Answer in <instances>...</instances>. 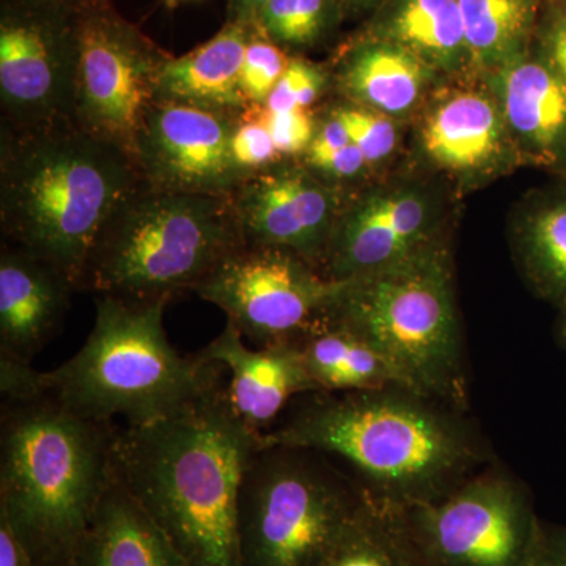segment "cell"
Listing matches in <instances>:
<instances>
[{"instance_id":"6da1fadb","label":"cell","mask_w":566,"mask_h":566,"mask_svg":"<svg viewBox=\"0 0 566 566\" xmlns=\"http://www.w3.org/2000/svg\"><path fill=\"white\" fill-rule=\"evenodd\" d=\"M260 444L326 453L371 499L403 510L441 501L497 461L469 411L403 385L301 395Z\"/></svg>"},{"instance_id":"7a4b0ae2","label":"cell","mask_w":566,"mask_h":566,"mask_svg":"<svg viewBox=\"0 0 566 566\" xmlns=\"http://www.w3.org/2000/svg\"><path fill=\"white\" fill-rule=\"evenodd\" d=\"M260 439L223 379L180 415L118 428L112 469L188 566H243L238 495Z\"/></svg>"},{"instance_id":"3957f363","label":"cell","mask_w":566,"mask_h":566,"mask_svg":"<svg viewBox=\"0 0 566 566\" xmlns=\"http://www.w3.org/2000/svg\"><path fill=\"white\" fill-rule=\"evenodd\" d=\"M0 129L2 244L51 264L80 292L104 227L142 185L136 163L71 117Z\"/></svg>"},{"instance_id":"277c9868","label":"cell","mask_w":566,"mask_h":566,"mask_svg":"<svg viewBox=\"0 0 566 566\" xmlns=\"http://www.w3.org/2000/svg\"><path fill=\"white\" fill-rule=\"evenodd\" d=\"M117 430L50 395L2 403L0 513L36 566H73L114 475Z\"/></svg>"},{"instance_id":"5b68a950","label":"cell","mask_w":566,"mask_h":566,"mask_svg":"<svg viewBox=\"0 0 566 566\" xmlns=\"http://www.w3.org/2000/svg\"><path fill=\"white\" fill-rule=\"evenodd\" d=\"M169 303L95 296L87 342L61 367L44 371L48 395L84 419L123 417L139 427L180 415L221 385L222 367L170 345L164 329Z\"/></svg>"},{"instance_id":"8992f818","label":"cell","mask_w":566,"mask_h":566,"mask_svg":"<svg viewBox=\"0 0 566 566\" xmlns=\"http://www.w3.org/2000/svg\"><path fill=\"white\" fill-rule=\"evenodd\" d=\"M326 318L376 346L403 382L469 411V376L449 249L342 282Z\"/></svg>"},{"instance_id":"52a82bcc","label":"cell","mask_w":566,"mask_h":566,"mask_svg":"<svg viewBox=\"0 0 566 566\" xmlns=\"http://www.w3.org/2000/svg\"><path fill=\"white\" fill-rule=\"evenodd\" d=\"M243 244L230 197L158 191L142 182L104 227L80 292L172 301Z\"/></svg>"},{"instance_id":"ba28073f","label":"cell","mask_w":566,"mask_h":566,"mask_svg":"<svg viewBox=\"0 0 566 566\" xmlns=\"http://www.w3.org/2000/svg\"><path fill=\"white\" fill-rule=\"evenodd\" d=\"M368 497L326 453L260 444L238 495L241 565L318 566Z\"/></svg>"},{"instance_id":"9c48e42d","label":"cell","mask_w":566,"mask_h":566,"mask_svg":"<svg viewBox=\"0 0 566 566\" xmlns=\"http://www.w3.org/2000/svg\"><path fill=\"white\" fill-rule=\"evenodd\" d=\"M170 57L111 0L80 10L73 120L134 159L142 123Z\"/></svg>"},{"instance_id":"30bf717a","label":"cell","mask_w":566,"mask_h":566,"mask_svg":"<svg viewBox=\"0 0 566 566\" xmlns=\"http://www.w3.org/2000/svg\"><path fill=\"white\" fill-rule=\"evenodd\" d=\"M405 516L428 566H526L542 523L528 488L497 461Z\"/></svg>"},{"instance_id":"8fae6325","label":"cell","mask_w":566,"mask_h":566,"mask_svg":"<svg viewBox=\"0 0 566 566\" xmlns=\"http://www.w3.org/2000/svg\"><path fill=\"white\" fill-rule=\"evenodd\" d=\"M340 286L296 252L244 243L192 292L221 308L253 348H268L290 345L314 326Z\"/></svg>"},{"instance_id":"7c38bea8","label":"cell","mask_w":566,"mask_h":566,"mask_svg":"<svg viewBox=\"0 0 566 566\" xmlns=\"http://www.w3.org/2000/svg\"><path fill=\"white\" fill-rule=\"evenodd\" d=\"M77 18L52 0H0L2 125L73 118Z\"/></svg>"},{"instance_id":"4fadbf2b","label":"cell","mask_w":566,"mask_h":566,"mask_svg":"<svg viewBox=\"0 0 566 566\" xmlns=\"http://www.w3.org/2000/svg\"><path fill=\"white\" fill-rule=\"evenodd\" d=\"M240 118L186 104L153 103L134 148L142 182L158 191L232 197L249 175L232 153Z\"/></svg>"},{"instance_id":"5bb4252c","label":"cell","mask_w":566,"mask_h":566,"mask_svg":"<svg viewBox=\"0 0 566 566\" xmlns=\"http://www.w3.org/2000/svg\"><path fill=\"white\" fill-rule=\"evenodd\" d=\"M283 159L253 170L230 197L238 226L245 244L289 249L322 273L344 199L311 167Z\"/></svg>"},{"instance_id":"9a60e30c","label":"cell","mask_w":566,"mask_h":566,"mask_svg":"<svg viewBox=\"0 0 566 566\" xmlns=\"http://www.w3.org/2000/svg\"><path fill=\"white\" fill-rule=\"evenodd\" d=\"M434 243V216L422 192L398 188L371 192L342 211L322 274L331 281H352L403 262Z\"/></svg>"},{"instance_id":"2e32d148","label":"cell","mask_w":566,"mask_h":566,"mask_svg":"<svg viewBox=\"0 0 566 566\" xmlns=\"http://www.w3.org/2000/svg\"><path fill=\"white\" fill-rule=\"evenodd\" d=\"M196 354L229 374L226 394L234 415L259 434L281 419L294 398L318 392L293 345L253 348L230 323Z\"/></svg>"},{"instance_id":"e0dca14e","label":"cell","mask_w":566,"mask_h":566,"mask_svg":"<svg viewBox=\"0 0 566 566\" xmlns=\"http://www.w3.org/2000/svg\"><path fill=\"white\" fill-rule=\"evenodd\" d=\"M77 292L65 275L29 253L0 249V354L32 363L59 331Z\"/></svg>"},{"instance_id":"ac0fdd59","label":"cell","mask_w":566,"mask_h":566,"mask_svg":"<svg viewBox=\"0 0 566 566\" xmlns=\"http://www.w3.org/2000/svg\"><path fill=\"white\" fill-rule=\"evenodd\" d=\"M510 136L528 161L566 175V85L538 57L494 73Z\"/></svg>"},{"instance_id":"d6986e66","label":"cell","mask_w":566,"mask_h":566,"mask_svg":"<svg viewBox=\"0 0 566 566\" xmlns=\"http://www.w3.org/2000/svg\"><path fill=\"white\" fill-rule=\"evenodd\" d=\"M238 22L226 25L196 50L170 57L159 74L156 102L186 104L241 117L251 107L241 87L245 48L252 32Z\"/></svg>"},{"instance_id":"ffe728a7","label":"cell","mask_w":566,"mask_h":566,"mask_svg":"<svg viewBox=\"0 0 566 566\" xmlns=\"http://www.w3.org/2000/svg\"><path fill=\"white\" fill-rule=\"evenodd\" d=\"M509 128L501 106L480 92H460L424 118L422 144L438 166L458 174L486 172L504 158Z\"/></svg>"},{"instance_id":"44dd1931","label":"cell","mask_w":566,"mask_h":566,"mask_svg":"<svg viewBox=\"0 0 566 566\" xmlns=\"http://www.w3.org/2000/svg\"><path fill=\"white\" fill-rule=\"evenodd\" d=\"M73 566H188L144 506L112 475Z\"/></svg>"},{"instance_id":"7402d4cb","label":"cell","mask_w":566,"mask_h":566,"mask_svg":"<svg viewBox=\"0 0 566 566\" xmlns=\"http://www.w3.org/2000/svg\"><path fill=\"white\" fill-rule=\"evenodd\" d=\"M433 73L412 52L365 33L346 48L337 80L357 106L386 115H405L415 109Z\"/></svg>"},{"instance_id":"603a6c76","label":"cell","mask_w":566,"mask_h":566,"mask_svg":"<svg viewBox=\"0 0 566 566\" xmlns=\"http://www.w3.org/2000/svg\"><path fill=\"white\" fill-rule=\"evenodd\" d=\"M318 392H354L405 385L390 360L349 327L322 316L292 344ZM412 389V387H411Z\"/></svg>"},{"instance_id":"cb8c5ba5","label":"cell","mask_w":566,"mask_h":566,"mask_svg":"<svg viewBox=\"0 0 566 566\" xmlns=\"http://www.w3.org/2000/svg\"><path fill=\"white\" fill-rule=\"evenodd\" d=\"M367 33L405 48L434 71L468 62L458 0H387Z\"/></svg>"},{"instance_id":"d4e9b609","label":"cell","mask_w":566,"mask_h":566,"mask_svg":"<svg viewBox=\"0 0 566 566\" xmlns=\"http://www.w3.org/2000/svg\"><path fill=\"white\" fill-rule=\"evenodd\" d=\"M468 63L497 73L528 54L543 0H458Z\"/></svg>"},{"instance_id":"484cf974","label":"cell","mask_w":566,"mask_h":566,"mask_svg":"<svg viewBox=\"0 0 566 566\" xmlns=\"http://www.w3.org/2000/svg\"><path fill=\"white\" fill-rule=\"evenodd\" d=\"M318 566H428L405 510L368 497Z\"/></svg>"},{"instance_id":"4316f807","label":"cell","mask_w":566,"mask_h":566,"mask_svg":"<svg viewBox=\"0 0 566 566\" xmlns=\"http://www.w3.org/2000/svg\"><path fill=\"white\" fill-rule=\"evenodd\" d=\"M516 253L528 285L553 304L566 301V192L551 193L524 216Z\"/></svg>"},{"instance_id":"83f0119b","label":"cell","mask_w":566,"mask_h":566,"mask_svg":"<svg viewBox=\"0 0 566 566\" xmlns=\"http://www.w3.org/2000/svg\"><path fill=\"white\" fill-rule=\"evenodd\" d=\"M342 14L338 0H270L260 13L259 25L283 50H303L318 44Z\"/></svg>"},{"instance_id":"f1b7e54d","label":"cell","mask_w":566,"mask_h":566,"mask_svg":"<svg viewBox=\"0 0 566 566\" xmlns=\"http://www.w3.org/2000/svg\"><path fill=\"white\" fill-rule=\"evenodd\" d=\"M292 55L268 39L262 29H255L245 48L241 87L251 106H264L283 73L289 69Z\"/></svg>"},{"instance_id":"f546056e","label":"cell","mask_w":566,"mask_h":566,"mask_svg":"<svg viewBox=\"0 0 566 566\" xmlns=\"http://www.w3.org/2000/svg\"><path fill=\"white\" fill-rule=\"evenodd\" d=\"M333 111L344 122L349 140L364 153L368 164L382 161L394 151L397 132L389 115L357 104H344Z\"/></svg>"},{"instance_id":"4dcf8cb0","label":"cell","mask_w":566,"mask_h":566,"mask_svg":"<svg viewBox=\"0 0 566 566\" xmlns=\"http://www.w3.org/2000/svg\"><path fill=\"white\" fill-rule=\"evenodd\" d=\"M326 85L327 74L322 66L303 57H292L289 69L263 107L270 112L311 109L323 95Z\"/></svg>"},{"instance_id":"1f68e13d","label":"cell","mask_w":566,"mask_h":566,"mask_svg":"<svg viewBox=\"0 0 566 566\" xmlns=\"http://www.w3.org/2000/svg\"><path fill=\"white\" fill-rule=\"evenodd\" d=\"M256 118L273 137L282 158H292L308 150L315 139L316 122L311 109L270 112L263 106L253 107Z\"/></svg>"},{"instance_id":"d6a6232c","label":"cell","mask_w":566,"mask_h":566,"mask_svg":"<svg viewBox=\"0 0 566 566\" xmlns=\"http://www.w3.org/2000/svg\"><path fill=\"white\" fill-rule=\"evenodd\" d=\"M253 107L255 106L249 107L241 115L232 139L234 161L249 174L283 159L281 153L275 148L273 137L264 128L263 123L256 118Z\"/></svg>"},{"instance_id":"836d02e7","label":"cell","mask_w":566,"mask_h":566,"mask_svg":"<svg viewBox=\"0 0 566 566\" xmlns=\"http://www.w3.org/2000/svg\"><path fill=\"white\" fill-rule=\"evenodd\" d=\"M0 395L2 403H22L48 395L44 371L32 363L0 354Z\"/></svg>"},{"instance_id":"e575fe53","label":"cell","mask_w":566,"mask_h":566,"mask_svg":"<svg viewBox=\"0 0 566 566\" xmlns=\"http://www.w3.org/2000/svg\"><path fill=\"white\" fill-rule=\"evenodd\" d=\"M538 54L536 57L546 63L566 85V7L562 3L551 7L536 25Z\"/></svg>"},{"instance_id":"d590c367","label":"cell","mask_w":566,"mask_h":566,"mask_svg":"<svg viewBox=\"0 0 566 566\" xmlns=\"http://www.w3.org/2000/svg\"><path fill=\"white\" fill-rule=\"evenodd\" d=\"M305 163L314 172L335 180L356 177L368 166L364 153L354 144L323 155H305Z\"/></svg>"},{"instance_id":"8d00e7d4","label":"cell","mask_w":566,"mask_h":566,"mask_svg":"<svg viewBox=\"0 0 566 566\" xmlns=\"http://www.w3.org/2000/svg\"><path fill=\"white\" fill-rule=\"evenodd\" d=\"M526 566H566V526L542 521Z\"/></svg>"},{"instance_id":"74e56055","label":"cell","mask_w":566,"mask_h":566,"mask_svg":"<svg viewBox=\"0 0 566 566\" xmlns=\"http://www.w3.org/2000/svg\"><path fill=\"white\" fill-rule=\"evenodd\" d=\"M348 144H352V140H349L344 122L338 118L334 111H331L323 125L316 128L315 139L305 155H323V153L344 148Z\"/></svg>"},{"instance_id":"f35d334b","label":"cell","mask_w":566,"mask_h":566,"mask_svg":"<svg viewBox=\"0 0 566 566\" xmlns=\"http://www.w3.org/2000/svg\"><path fill=\"white\" fill-rule=\"evenodd\" d=\"M0 566H36L28 547L14 534L10 521L0 513Z\"/></svg>"},{"instance_id":"ab89813d","label":"cell","mask_w":566,"mask_h":566,"mask_svg":"<svg viewBox=\"0 0 566 566\" xmlns=\"http://www.w3.org/2000/svg\"><path fill=\"white\" fill-rule=\"evenodd\" d=\"M270 0H227V21L260 28V13Z\"/></svg>"},{"instance_id":"60d3db41","label":"cell","mask_w":566,"mask_h":566,"mask_svg":"<svg viewBox=\"0 0 566 566\" xmlns=\"http://www.w3.org/2000/svg\"><path fill=\"white\" fill-rule=\"evenodd\" d=\"M387 0H338L344 13H359V11L379 9Z\"/></svg>"},{"instance_id":"b9f144b4","label":"cell","mask_w":566,"mask_h":566,"mask_svg":"<svg viewBox=\"0 0 566 566\" xmlns=\"http://www.w3.org/2000/svg\"><path fill=\"white\" fill-rule=\"evenodd\" d=\"M556 338L558 345L566 349V301L557 305Z\"/></svg>"},{"instance_id":"7bdbcfd3","label":"cell","mask_w":566,"mask_h":566,"mask_svg":"<svg viewBox=\"0 0 566 566\" xmlns=\"http://www.w3.org/2000/svg\"><path fill=\"white\" fill-rule=\"evenodd\" d=\"M52 2L61 3V6L69 7V9L82 10L85 7L93 6V3L102 2V0H52Z\"/></svg>"},{"instance_id":"ee69618b","label":"cell","mask_w":566,"mask_h":566,"mask_svg":"<svg viewBox=\"0 0 566 566\" xmlns=\"http://www.w3.org/2000/svg\"><path fill=\"white\" fill-rule=\"evenodd\" d=\"M166 2L167 9H175L181 0H164Z\"/></svg>"},{"instance_id":"f6af8a7d","label":"cell","mask_w":566,"mask_h":566,"mask_svg":"<svg viewBox=\"0 0 566 566\" xmlns=\"http://www.w3.org/2000/svg\"><path fill=\"white\" fill-rule=\"evenodd\" d=\"M558 3H562V6L566 7V0H557Z\"/></svg>"}]
</instances>
